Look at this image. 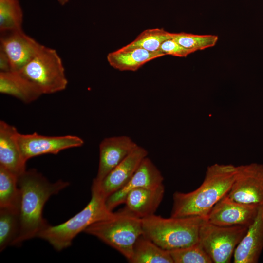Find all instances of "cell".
<instances>
[{"label":"cell","mask_w":263,"mask_h":263,"mask_svg":"<svg viewBox=\"0 0 263 263\" xmlns=\"http://www.w3.org/2000/svg\"><path fill=\"white\" fill-rule=\"evenodd\" d=\"M20 191V229L13 246L38 237L50 225L43 217L44 205L50 197L68 187V182H51L35 169L26 170L18 178Z\"/></svg>","instance_id":"6da1fadb"},{"label":"cell","mask_w":263,"mask_h":263,"mask_svg":"<svg viewBox=\"0 0 263 263\" xmlns=\"http://www.w3.org/2000/svg\"><path fill=\"white\" fill-rule=\"evenodd\" d=\"M236 171V167L231 164L208 166L203 182L197 188L188 193H174L170 216L207 218L214 205L228 193Z\"/></svg>","instance_id":"7a4b0ae2"},{"label":"cell","mask_w":263,"mask_h":263,"mask_svg":"<svg viewBox=\"0 0 263 263\" xmlns=\"http://www.w3.org/2000/svg\"><path fill=\"white\" fill-rule=\"evenodd\" d=\"M106 201L99 183L94 179L91 198L86 207L67 221L55 226L49 225L37 238L46 241L57 251L69 247L75 238L89 226L114 215V212L107 207Z\"/></svg>","instance_id":"3957f363"},{"label":"cell","mask_w":263,"mask_h":263,"mask_svg":"<svg viewBox=\"0 0 263 263\" xmlns=\"http://www.w3.org/2000/svg\"><path fill=\"white\" fill-rule=\"evenodd\" d=\"M202 216L164 218L155 214L142 219L143 235L161 248L172 250L194 244L199 240Z\"/></svg>","instance_id":"277c9868"},{"label":"cell","mask_w":263,"mask_h":263,"mask_svg":"<svg viewBox=\"0 0 263 263\" xmlns=\"http://www.w3.org/2000/svg\"><path fill=\"white\" fill-rule=\"evenodd\" d=\"M84 232L116 250L128 261L135 242L143 234L142 219L123 208L111 218L92 224Z\"/></svg>","instance_id":"5b68a950"},{"label":"cell","mask_w":263,"mask_h":263,"mask_svg":"<svg viewBox=\"0 0 263 263\" xmlns=\"http://www.w3.org/2000/svg\"><path fill=\"white\" fill-rule=\"evenodd\" d=\"M18 72L43 94L65 90L68 84L62 61L54 49L43 45L38 54Z\"/></svg>","instance_id":"8992f818"},{"label":"cell","mask_w":263,"mask_h":263,"mask_svg":"<svg viewBox=\"0 0 263 263\" xmlns=\"http://www.w3.org/2000/svg\"><path fill=\"white\" fill-rule=\"evenodd\" d=\"M248 227L219 226L206 220L200 228L198 242L213 263H229Z\"/></svg>","instance_id":"52a82bcc"},{"label":"cell","mask_w":263,"mask_h":263,"mask_svg":"<svg viewBox=\"0 0 263 263\" xmlns=\"http://www.w3.org/2000/svg\"><path fill=\"white\" fill-rule=\"evenodd\" d=\"M227 196L244 204L263 205V165L252 163L237 166Z\"/></svg>","instance_id":"ba28073f"},{"label":"cell","mask_w":263,"mask_h":263,"mask_svg":"<svg viewBox=\"0 0 263 263\" xmlns=\"http://www.w3.org/2000/svg\"><path fill=\"white\" fill-rule=\"evenodd\" d=\"M259 207L236 201L226 194L212 207L207 216V220L222 226L248 227L254 222Z\"/></svg>","instance_id":"9c48e42d"},{"label":"cell","mask_w":263,"mask_h":263,"mask_svg":"<svg viewBox=\"0 0 263 263\" xmlns=\"http://www.w3.org/2000/svg\"><path fill=\"white\" fill-rule=\"evenodd\" d=\"M18 140L26 161L32 157L46 154H56L63 150L84 144L83 139L75 135L51 136L36 132L29 134L19 133Z\"/></svg>","instance_id":"30bf717a"},{"label":"cell","mask_w":263,"mask_h":263,"mask_svg":"<svg viewBox=\"0 0 263 263\" xmlns=\"http://www.w3.org/2000/svg\"><path fill=\"white\" fill-rule=\"evenodd\" d=\"M42 46L22 29L1 33L0 49L8 56L12 71L21 70Z\"/></svg>","instance_id":"8fae6325"},{"label":"cell","mask_w":263,"mask_h":263,"mask_svg":"<svg viewBox=\"0 0 263 263\" xmlns=\"http://www.w3.org/2000/svg\"><path fill=\"white\" fill-rule=\"evenodd\" d=\"M138 145L126 135L104 138L99 144L98 171L94 179L101 182Z\"/></svg>","instance_id":"7c38bea8"},{"label":"cell","mask_w":263,"mask_h":263,"mask_svg":"<svg viewBox=\"0 0 263 263\" xmlns=\"http://www.w3.org/2000/svg\"><path fill=\"white\" fill-rule=\"evenodd\" d=\"M161 172L148 157H145L129 181L120 189L109 196L106 201L108 209L113 210L124 203L126 196L133 189L156 187L163 184Z\"/></svg>","instance_id":"4fadbf2b"},{"label":"cell","mask_w":263,"mask_h":263,"mask_svg":"<svg viewBox=\"0 0 263 263\" xmlns=\"http://www.w3.org/2000/svg\"><path fill=\"white\" fill-rule=\"evenodd\" d=\"M19 133L15 127L0 121V166L18 178L26 171L27 162L19 145Z\"/></svg>","instance_id":"5bb4252c"},{"label":"cell","mask_w":263,"mask_h":263,"mask_svg":"<svg viewBox=\"0 0 263 263\" xmlns=\"http://www.w3.org/2000/svg\"><path fill=\"white\" fill-rule=\"evenodd\" d=\"M147 155V150L138 146L101 182H98L103 196L107 199L122 188L129 182Z\"/></svg>","instance_id":"9a60e30c"},{"label":"cell","mask_w":263,"mask_h":263,"mask_svg":"<svg viewBox=\"0 0 263 263\" xmlns=\"http://www.w3.org/2000/svg\"><path fill=\"white\" fill-rule=\"evenodd\" d=\"M263 250V205L233 254L234 263H257Z\"/></svg>","instance_id":"2e32d148"},{"label":"cell","mask_w":263,"mask_h":263,"mask_svg":"<svg viewBox=\"0 0 263 263\" xmlns=\"http://www.w3.org/2000/svg\"><path fill=\"white\" fill-rule=\"evenodd\" d=\"M164 193L163 184L154 187L133 189L126 197L124 208L141 219L149 217L155 214Z\"/></svg>","instance_id":"e0dca14e"},{"label":"cell","mask_w":263,"mask_h":263,"mask_svg":"<svg viewBox=\"0 0 263 263\" xmlns=\"http://www.w3.org/2000/svg\"><path fill=\"white\" fill-rule=\"evenodd\" d=\"M165 56L160 50L150 51L140 48L125 46L109 53L107 61L111 66L121 71H135L146 63Z\"/></svg>","instance_id":"ac0fdd59"},{"label":"cell","mask_w":263,"mask_h":263,"mask_svg":"<svg viewBox=\"0 0 263 263\" xmlns=\"http://www.w3.org/2000/svg\"><path fill=\"white\" fill-rule=\"evenodd\" d=\"M0 92L30 103L42 94L30 81L18 72H0Z\"/></svg>","instance_id":"d6986e66"},{"label":"cell","mask_w":263,"mask_h":263,"mask_svg":"<svg viewBox=\"0 0 263 263\" xmlns=\"http://www.w3.org/2000/svg\"><path fill=\"white\" fill-rule=\"evenodd\" d=\"M131 263H173L169 252L141 235L135 242Z\"/></svg>","instance_id":"ffe728a7"},{"label":"cell","mask_w":263,"mask_h":263,"mask_svg":"<svg viewBox=\"0 0 263 263\" xmlns=\"http://www.w3.org/2000/svg\"><path fill=\"white\" fill-rule=\"evenodd\" d=\"M20 198L18 177L0 166V209L19 211Z\"/></svg>","instance_id":"44dd1931"},{"label":"cell","mask_w":263,"mask_h":263,"mask_svg":"<svg viewBox=\"0 0 263 263\" xmlns=\"http://www.w3.org/2000/svg\"><path fill=\"white\" fill-rule=\"evenodd\" d=\"M20 229L19 211L0 209V251L13 245Z\"/></svg>","instance_id":"7402d4cb"},{"label":"cell","mask_w":263,"mask_h":263,"mask_svg":"<svg viewBox=\"0 0 263 263\" xmlns=\"http://www.w3.org/2000/svg\"><path fill=\"white\" fill-rule=\"evenodd\" d=\"M23 12L19 0H0V33L21 30Z\"/></svg>","instance_id":"603a6c76"},{"label":"cell","mask_w":263,"mask_h":263,"mask_svg":"<svg viewBox=\"0 0 263 263\" xmlns=\"http://www.w3.org/2000/svg\"><path fill=\"white\" fill-rule=\"evenodd\" d=\"M174 33L162 28L145 30L132 42L125 47L127 48H140L150 51L159 50L161 45L166 40L172 39Z\"/></svg>","instance_id":"cb8c5ba5"},{"label":"cell","mask_w":263,"mask_h":263,"mask_svg":"<svg viewBox=\"0 0 263 263\" xmlns=\"http://www.w3.org/2000/svg\"><path fill=\"white\" fill-rule=\"evenodd\" d=\"M173 40L193 53L213 47L218 40L214 35H195L191 33H174Z\"/></svg>","instance_id":"d4e9b609"},{"label":"cell","mask_w":263,"mask_h":263,"mask_svg":"<svg viewBox=\"0 0 263 263\" xmlns=\"http://www.w3.org/2000/svg\"><path fill=\"white\" fill-rule=\"evenodd\" d=\"M173 263H213L198 242L187 246L169 251Z\"/></svg>","instance_id":"484cf974"},{"label":"cell","mask_w":263,"mask_h":263,"mask_svg":"<svg viewBox=\"0 0 263 263\" xmlns=\"http://www.w3.org/2000/svg\"><path fill=\"white\" fill-rule=\"evenodd\" d=\"M159 50L165 55H169L177 57H186L193 52L177 43L172 39L164 41L160 46Z\"/></svg>","instance_id":"4316f807"},{"label":"cell","mask_w":263,"mask_h":263,"mask_svg":"<svg viewBox=\"0 0 263 263\" xmlns=\"http://www.w3.org/2000/svg\"><path fill=\"white\" fill-rule=\"evenodd\" d=\"M0 72H8L12 71L10 60L6 54L0 49Z\"/></svg>","instance_id":"83f0119b"},{"label":"cell","mask_w":263,"mask_h":263,"mask_svg":"<svg viewBox=\"0 0 263 263\" xmlns=\"http://www.w3.org/2000/svg\"><path fill=\"white\" fill-rule=\"evenodd\" d=\"M57 1L61 6H64L69 2V0H57Z\"/></svg>","instance_id":"f1b7e54d"}]
</instances>
